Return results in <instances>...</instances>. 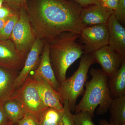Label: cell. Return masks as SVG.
I'll list each match as a JSON object with an SVG mask.
<instances>
[{
	"instance_id": "obj_23",
	"label": "cell",
	"mask_w": 125,
	"mask_h": 125,
	"mask_svg": "<svg viewBox=\"0 0 125 125\" xmlns=\"http://www.w3.org/2000/svg\"><path fill=\"white\" fill-rule=\"evenodd\" d=\"M114 14L121 24H125V0H118L117 6Z\"/></svg>"
},
{
	"instance_id": "obj_4",
	"label": "cell",
	"mask_w": 125,
	"mask_h": 125,
	"mask_svg": "<svg viewBox=\"0 0 125 125\" xmlns=\"http://www.w3.org/2000/svg\"><path fill=\"white\" fill-rule=\"evenodd\" d=\"M94 62V60L91 53L84 54L81 57L77 70L69 78L60 83L57 92L62 103L64 100L68 101L71 112H74L77 99L84 92L88 72Z\"/></svg>"
},
{
	"instance_id": "obj_28",
	"label": "cell",
	"mask_w": 125,
	"mask_h": 125,
	"mask_svg": "<svg viewBox=\"0 0 125 125\" xmlns=\"http://www.w3.org/2000/svg\"><path fill=\"white\" fill-rule=\"evenodd\" d=\"M10 122L2 106H0V125H8Z\"/></svg>"
},
{
	"instance_id": "obj_5",
	"label": "cell",
	"mask_w": 125,
	"mask_h": 125,
	"mask_svg": "<svg viewBox=\"0 0 125 125\" xmlns=\"http://www.w3.org/2000/svg\"><path fill=\"white\" fill-rule=\"evenodd\" d=\"M11 98L19 101L22 105L26 113L36 117L38 120L43 112L49 107L42 100L31 75L21 87L16 90Z\"/></svg>"
},
{
	"instance_id": "obj_22",
	"label": "cell",
	"mask_w": 125,
	"mask_h": 125,
	"mask_svg": "<svg viewBox=\"0 0 125 125\" xmlns=\"http://www.w3.org/2000/svg\"><path fill=\"white\" fill-rule=\"evenodd\" d=\"M90 113L87 111H82L73 114L74 121L75 125H95Z\"/></svg>"
},
{
	"instance_id": "obj_13",
	"label": "cell",
	"mask_w": 125,
	"mask_h": 125,
	"mask_svg": "<svg viewBox=\"0 0 125 125\" xmlns=\"http://www.w3.org/2000/svg\"><path fill=\"white\" fill-rule=\"evenodd\" d=\"M114 11L105 8L101 4H94L83 8L80 18L84 27L96 25L107 24Z\"/></svg>"
},
{
	"instance_id": "obj_21",
	"label": "cell",
	"mask_w": 125,
	"mask_h": 125,
	"mask_svg": "<svg viewBox=\"0 0 125 125\" xmlns=\"http://www.w3.org/2000/svg\"><path fill=\"white\" fill-rule=\"evenodd\" d=\"M63 105V113L59 125H75L68 101L64 100Z\"/></svg>"
},
{
	"instance_id": "obj_30",
	"label": "cell",
	"mask_w": 125,
	"mask_h": 125,
	"mask_svg": "<svg viewBox=\"0 0 125 125\" xmlns=\"http://www.w3.org/2000/svg\"><path fill=\"white\" fill-rule=\"evenodd\" d=\"M99 125H115L110 123V122L106 120L105 119H101L99 121Z\"/></svg>"
},
{
	"instance_id": "obj_27",
	"label": "cell",
	"mask_w": 125,
	"mask_h": 125,
	"mask_svg": "<svg viewBox=\"0 0 125 125\" xmlns=\"http://www.w3.org/2000/svg\"><path fill=\"white\" fill-rule=\"evenodd\" d=\"M78 3L82 7L94 4H101L100 0H71Z\"/></svg>"
},
{
	"instance_id": "obj_17",
	"label": "cell",
	"mask_w": 125,
	"mask_h": 125,
	"mask_svg": "<svg viewBox=\"0 0 125 125\" xmlns=\"http://www.w3.org/2000/svg\"><path fill=\"white\" fill-rule=\"evenodd\" d=\"M108 110L110 123L125 125V95L113 99Z\"/></svg>"
},
{
	"instance_id": "obj_26",
	"label": "cell",
	"mask_w": 125,
	"mask_h": 125,
	"mask_svg": "<svg viewBox=\"0 0 125 125\" xmlns=\"http://www.w3.org/2000/svg\"><path fill=\"white\" fill-rule=\"evenodd\" d=\"M4 4L0 7V19H4L10 18L12 16L18 14Z\"/></svg>"
},
{
	"instance_id": "obj_11",
	"label": "cell",
	"mask_w": 125,
	"mask_h": 125,
	"mask_svg": "<svg viewBox=\"0 0 125 125\" xmlns=\"http://www.w3.org/2000/svg\"><path fill=\"white\" fill-rule=\"evenodd\" d=\"M31 74L43 102L48 107L62 110L63 105L58 92L53 88L46 80L34 71Z\"/></svg>"
},
{
	"instance_id": "obj_25",
	"label": "cell",
	"mask_w": 125,
	"mask_h": 125,
	"mask_svg": "<svg viewBox=\"0 0 125 125\" xmlns=\"http://www.w3.org/2000/svg\"><path fill=\"white\" fill-rule=\"evenodd\" d=\"M16 125H39L37 118L31 114L26 113L24 116L16 124Z\"/></svg>"
},
{
	"instance_id": "obj_6",
	"label": "cell",
	"mask_w": 125,
	"mask_h": 125,
	"mask_svg": "<svg viewBox=\"0 0 125 125\" xmlns=\"http://www.w3.org/2000/svg\"><path fill=\"white\" fill-rule=\"evenodd\" d=\"M36 38L25 8H22L9 39L18 51L26 58Z\"/></svg>"
},
{
	"instance_id": "obj_29",
	"label": "cell",
	"mask_w": 125,
	"mask_h": 125,
	"mask_svg": "<svg viewBox=\"0 0 125 125\" xmlns=\"http://www.w3.org/2000/svg\"><path fill=\"white\" fill-rule=\"evenodd\" d=\"M118 0H107V7L110 10L114 11L116 9Z\"/></svg>"
},
{
	"instance_id": "obj_18",
	"label": "cell",
	"mask_w": 125,
	"mask_h": 125,
	"mask_svg": "<svg viewBox=\"0 0 125 125\" xmlns=\"http://www.w3.org/2000/svg\"><path fill=\"white\" fill-rule=\"evenodd\" d=\"M2 107L9 120L14 125L22 119L26 113L22 105L15 99L11 98L6 101Z\"/></svg>"
},
{
	"instance_id": "obj_9",
	"label": "cell",
	"mask_w": 125,
	"mask_h": 125,
	"mask_svg": "<svg viewBox=\"0 0 125 125\" xmlns=\"http://www.w3.org/2000/svg\"><path fill=\"white\" fill-rule=\"evenodd\" d=\"M25 60L10 39L0 41V67L20 72Z\"/></svg>"
},
{
	"instance_id": "obj_15",
	"label": "cell",
	"mask_w": 125,
	"mask_h": 125,
	"mask_svg": "<svg viewBox=\"0 0 125 125\" xmlns=\"http://www.w3.org/2000/svg\"><path fill=\"white\" fill-rule=\"evenodd\" d=\"M34 71L46 80L57 92L60 83L56 78L51 64L49 44L46 40L40 56V63L38 67Z\"/></svg>"
},
{
	"instance_id": "obj_31",
	"label": "cell",
	"mask_w": 125,
	"mask_h": 125,
	"mask_svg": "<svg viewBox=\"0 0 125 125\" xmlns=\"http://www.w3.org/2000/svg\"><path fill=\"white\" fill-rule=\"evenodd\" d=\"M9 18H6V19H0V31L2 29V28L4 26L5 24L6 23L7 20Z\"/></svg>"
},
{
	"instance_id": "obj_33",
	"label": "cell",
	"mask_w": 125,
	"mask_h": 125,
	"mask_svg": "<svg viewBox=\"0 0 125 125\" xmlns=\"http://www.w3.org/2000/svg\"><path fill=\"white\" fill-rule=\"evenodd\" d=\"M5 0H0V7H1L4 2Z\"/></svg>"
},
{
	"instance_id": "obj_34",
	"label": "cell",
	"mask_w": 125,
	"mask_h": 125,
	"mask_svg": "<svg viewBox=\"0 0 125 125\" xmlns=\"http://www.w3.org/2000/svg\"><path fill=\"white\" fill-rule=\"evenodd\" d=\"M8 125H14V123H12V122H10V123Z\"/></svg>"
},
{
	"instance_id": "obj_8",
	"label": "cell",
	"mask_w": 125,
	"mask_h": 125,
	"mask_svg": "<svg viewBox=\"0 0 125 125\" xmlns=\"http://www.w3.org/2000/svg\"><path fill=\"white\" fill-rule=\"evenodd\" d=\"M91 54L94 62L100 65L102 71L109 78L116 73L125 60L108 45L101 47Z\"/></svg>"
},
{
	"instance_id": "obj_2",
	"label": "cell",
	"mask_w": 125,
	"mask_h": 125,
	"mask_svg": "<svg viewBox=\"0 0 125 125\" xmlns=\"http://www.w3.org/2000/svg\"><path fill=\"white\" fill-rule=\"evenodd\" d=\"M79 37L77 34L66 32L47 41L49 44L51 64L60 83L66 79L69 67L84 54L83 46L76 40Z\"/></svg>"
},
{
	"instance_id": "obj_19",
	"label": "cell",
	"mask_w": 125,
	"mask_h": 125,
	"mask_svg": "<svg viewBox=\"0 0 125 125\" xmlns=\"http://www.w3.org/2000/svg\"><path fill=\"white\" fill-rule=\"evenodd\" d=\"M63 109L60 111L53 108H48L39 118V125H59Z\"/></svg>"
},
{
	"instance_id": "obj_1",
	"label": "cell",
	"mask_w": 125,
	"mask_h": 125,
	"mask_svg": "<svg viewBox=\"0 0 125 125\" xmlns=\"http://www.w3.org/2000/svg\"><path fill=\"white\" fill-rule=\"evenodd\" d=\"M83 9L67 0H27L25 9L36 38L47 41L70 32L80 35Z\"/></svg>"
},
{
	"instance_id": "obj_3",
	"label": "cell",
	"mask_w": 125,
	"mask_h": 125,
	"mask_svg": "<svg viewBox=\"0 0 125 125\" xmlns=\"http://www.w3.org/2000/svg\"><path fill=\"white\" fill-rule=\"evenodd\" d=\"M89 73L91 80L86 81L83 98L77 105L75 113L82 111L88 112L94 117L96 108L98 115H103L108 111L112 101L108 84V76L100 69L91 68Z\"/></svg>"
},
{
	"instance_id": "obj_24",
	"label": "cell",
	"mask_w": 125,
	"mask_h": 125,
	"mask_svg": "<svg viewBox=\"0 0 125 125\" xmlns=\"http://www.w3.org/2000/svg\"><path fill=\"white\" fill-rule=\"evenodd\" d=\"M27 0H5L4 4L10 7L16 13H19L22 8H25Z\"/></svg>"
},
{
	"instance_id": "obj_14",
	"label": "cell",
	"mask_w": 125,
	"mask_h": 125,
	"mask_svg": "<svg viewBox=\"0 0 125 125\" xmlns=\"http://www.w3.org/2000/svg\"><path fill=\"white\" fill-rule=\"evenodd\" d=\"M20 72L0 67V106L13 97L16 79Z\"/></svg>"
},
{
	"instance_id": "obj_10",
	"label": "cell",
	"mask_w": 125,
	"mask_h": 125,
	"mask_svg": "<svg viewBox=\"0 0 125 125\" xmlns=\"http://www.w3.org/2000/svg\"><path fill=\"white\" fill-rule=\"evenodd\" d=\"M46 42L44 39L36 38L26 57L23 69L20 71L16 79L15 86L16 90L22 85L31 72L33 71L38 67L40 62V55Z\"/></svg>"
},
{
	"instance_id": "obj_12",
	"label": "cell",
	"mask_w": 125,
	"mask_h": 125,
	"mask_svg": "<svg viewBox=\"0 0 125 125\" xmlns=\"http://www.w3.org/2000/svg\"><path fill=\"white\" fill-rule=\"evenodd\" d=\"M113 14L107 23L108 46L125 59V29Z\"/></svg>"
},
{
	"instance_id": "obj_16",
	"label": "cell",
	"mask_w": 125,
	"mask_h": 125,
	"mask_svg": "<svg viewBox=\"0 0 125 125\" xmlns=\"http://www.w3.org/2000/svg\"><path fill=\"white\" fill-rule=\"evenodd\" d=\"M108 87L112 99L125 95V60L113 76L110 77Z\"/></svg>"
},
{
	"instance_id": "obj_32",
	"label": "cell",
	"mask_w": 125,
	"mask_h": 125,
	"mask_svg": "<svg viewBox=\"0 0 125 125\" xmlns=\"http://www.w3.org/2000/svg\"><path fill=\"white\" fill-rule=\"evenodd\" d=\"M100 2H101V4L104 7L106 8H107V0H100Z\"/></svg>"
},
{
	"instance_id": "obj_20",
	"label": "cell",
	"mask_w": 125,
	"mask_h": 125,
	"mask_svg": "<svg viewBox=\"0 0 125 125\" xmlns=\"http://www.w3.org/2000/svg\"><path fill=\"white\" fill-rule=\"evenodd\" d=\"M19 19V14H16L9 18L4 27L0 31V41L9 39Z\"/></svg>"
},
{
	"instance_id": "obj_7",
	"label": "cell",
	"mask_w": 125,
	"mask_h": 125,
	"mask_svg": "<svg viewBox=\"0 0 125 125\" xmlns=\"http://www.w3.org/2000/svg\"><path fill=\"white\" fill-rule=\"evenodd\" d=\"M108 36L107 24L96 25L83 28L80 37L84 44V54L92 53L108 45Z\"/></svg>"
}]
</instances>
